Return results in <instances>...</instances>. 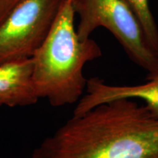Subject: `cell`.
I'll return each mask as SVG.
<instances>
[{
    "label": "cell",
    "instance_id": "obj_5",
    "mask_svg": "<svg viewBox=\"0 0 158 158\" xmlns=\"http://www.w3.org/2000/svg\"><path fill=\"white\" fill-rule=\"evenodd\" d=\"M119 99L141 100L158 113V64L148 72L147 81L139 84H109L98 77L87 79L85 93L77 102L73 114H81L98 105Z\"/></svg>",
    "mask_w": 158,
    "mask_h": 158
},
{
    "label": "cell",
    "instance_id": "obj_8",
    "mask_svg": "<svg viewBox=\"0 0 158 158\" xmlns=\"http://www.w3.org/2000/svg\"><path fill=\"white\" fill-rule=\"evenodd\" d=\"M20 0H0V25Z\"/></svg>",
    "mask_w": 158,
    "mask_h": 158
},
{
    "label": "cell",
    "instance_id": "obj_7",
    "mask_svg": "<svg viewBox=\"0 0 158 158\" xmlns=\"http://www.w3.org/2000/svg\"><path fill=\"white\" fill-rule=\"evenodd\" d=\"M133 11L149 48L158 56V29L149 7V0H124Z\"/></svg>",
    "mask_w": 158,
    "mask_h": 158
},
{
    "label": "cell",
    "instance_id": "obj_1",
    "mask_svg": "<svg viewBox=\"0 0 158 158\" xmlns=\"http://www.w3.org/2000/svg\"><path fill=\"white\" fill-rule=\"evenodd\" d=\"M31 158H158V113L132 99L98 105L73 114Z\"/></svg>",
    "mask_w": 158,
    "mask_h": 158
},
{
    "label": "cell",
    "instance_id": "obj_4",
    "mask_svg": "<svg viewBox=\"0 0 158 158\" xmlns=\"http://www.w3.org/2000/svg\"><path fill=\"white\" fill-rule=\"evenodd\" d=\"M64 0H20L0 25V64L30 59L51 30Z\"/></svg>",
    "mask_w": 158,
    "mask_h": 158
},
{
    "label": "cell",
    "instance_id": "obj_2",
    "mask_svg": "<svg viewBox=\"0 0 158 158\" xmlns=\"http://www.w3.org/2000/svg\"><path fill=\"white\" fill-rule=\"evenodd\" d=\"M71 0H64L51 30L33 56L31 81L39 99L53 107L77 103L86 90L84 66L101 56L92 39H79Z\"/></svg>",
    "mask_w": 158,
    "mask_h": 158
},
{
    "label": "cell",
    "instance_id": "obj_6",
    "mask_svg": "<svg viewBox=\"0 0 158 158\" xmlns=\"http://www.w3.org/2000/svg\"><path fill=\"white\" fill-rule=\"evenodd\" d=\"M31 58L0 64V107H26L39 98L31 81Z\"/></svg>",
    "mask_w": 158,
    "mask_h": 158
},
{
    "label": "cell",
    "instance_id": "obj_3",
    "mask_svg": "<svg viewBox=\"0 0 158 158\" xmlns=\"http://www.w3.org/2000/svg\"><path fill=\"white\" fill-rule=\"evenodd\" d=\"M80 21L76 29L85 40L98 27H104L119 42L131 60L148 72L158 64L149 48L139 21L124 0H71Z\"/></svg>",
    "mask_w": 158,
    "mask_h": 158
}]
</instances>
